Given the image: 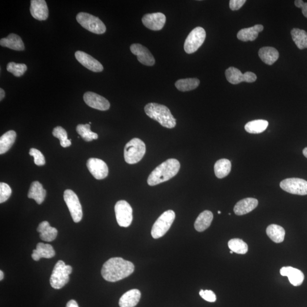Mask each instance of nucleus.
I'll return each mask as SVG.
<instances>
[{
  "mask_svg": "<svg viewBox=\"0 0 307 307\" xmlns=\"http://www.w3.org/2000/svg\"><path fill=\"white\" fill-rule=\"evenodd\" d=\"M16 134L14 130H9L0 138V154L7 152L14 144Z\"/></svg>",
  "mask_w": 307,
  "mask_h": 307,
  "instance_id": "nucleus-31",
  "label": "nucleus"
},
{
  "mask_svg": "<svg viewBox=\"0 0 307 307\" xmlns=\"http://www.w3.org/2000/svg\"><path fill=\"white\" fill-rule=\"evenodd\" d=\"M30 11L33 18L45 21L48 16V9L45 0H32Z\"/></svg>",
  "mask_w": 307,
  "mask_h": 307,
  "instance_id": "nucleus-18",
  "label": "nucleus"
},
{
  "mask_svg": "<svg viewBox=\"0 0 307 307\" xmlns=\"http://www.w3.org/2000/svg\"><path fill=\"white\" fill-rule=\"evenodd\" d=\"M72 268L70 265H65L63 260H59L55 266L49 279V283L52 288L61 289L70 280V275L72 273Z\"/></svg>",
  "mask_w": 307,
  "mask_h": 307,
  "instance_id": "nucleus-5",
  "label": "nucleus"
},
{
  "mask_svg": "<svg viewBox=\"0 0 307 307\" xmlns=\"http://www.w3.org/2000/svg\"><path fill=\"white\" fill-rule=\"evenodd\" d=\"M12 191L8 184L1 182L0 183V203L5 202L11 197Z\"/></svg>",
  "mask_w": 307,
  "mask_h": 307,
  "instance_id": "nucleus-39",
  "label": "nucleus"
},
{
  "mask_svg": "<svg viewBox=\"0 0 307 307\" xmlns=\"http://www.w3.org/2000/svg\"><path fill=\"white\" fill-rule=\"evenodd\" d=\"M28 196L30 199H34L38 204H41L45 200L46 191L39 181H35L32 183Z\"/></svg>",
  "mask_w": 307,
  "mask_h": 307,
  "instance_id": "nucleus-26",
  "label": "nucleus"
},
{
  "mask_svg": "<svg viewBox=\"0 0 307 307\" xmlns=\"http://www.w3.org/2000/svg\"><path fill=\"white\" fill-rule=\"evenodd\" d=\"M232 168L230 161L227 159H221L217 161L214 164V170L217 178L219 179L228 176Z\"/></svg>",
  "mask_w": 307,
  "mask_h": 307,
  "instance_id": "nucleus-30",
  "label": "nucleus"
},
{
  "mask_svg": "<svg viewBox=\"0 0 307 307\" xmlns=\"http://www.w3.org/2000/svg\"><path fill=\"white\" fill-rule=\"evenodd\" d=\"M30 156L34 157V163L37 166H41L45 164V159L41 152L36 148H32L29 151Z\"/></svg>",
  "mask_w": 307,
  "mask_h": 307,
  "instance_id": "nucleus-40",
  "label": "nucleus"
},
{
  "mask_svg": "<svg viewBox=\"0 0 307 307\" xmlns=\"http://www.w3.org/2000/svg\"><path fill=\"white\" fill-rule=\"evenodd\" d=\"M84 100L89 107L99 111H105L110 109V102L104 97L92 92H87L84 95Z\"/></svg>",
  "mask_w": 307,
  "mask_h": 307,
  "instance_id": "nucleus-15",
  "label": "nucleus"
},
{
  "mask_svg": "<svg viewBox=\"0 0 307 307\" xmlns=\"http://www.w3.org/2000/svg\"><path fill=\"white\" fill-rule=\"evenodd\" d=\"M64 200L75 223H79L82 219V207L79 198L73 191L66 190L64 193Z\"/></svg>",
  "mask_w": 307,
  "mask_h": 307,
  "instance_id": "nucleus-10",
  "label": "nucleus"
},
{
  "mask_svg": "<svg viewBox=\"0 0 307 307\" xmlns=\"http://www.w3.org/2000/svg\"><path fill=\"white\" fill-rule=\"evenodd\" d=\"M246 0H230L229 7L232 11H238L245 4Z\"/></svg>",
  "mask_w": 307,
  "mask_h": 307,
  "instance_id": "nucleus-42",
  "label": "nucleus"
},
{
  "mask_svg": "<svg viewBox=\"0 0 307 307\" xmlns=\"http://www.w3.org/2000/svg\"><path fill=\"white\" fill-rule=\"evenodd\" d=\"M7 71L14 75L16 77H21L27 71V65L25 64H16L15 62L9 63L6 67Z\"/></svg>",
  "mask_w": 307,
  "mask_h": 307,
  "instance_id": "nucleus-38",
  "label": "nucleus"
},
{
  "mask_svg": "<svg viewBox=\"0 0 307 307\" xmlns=\"http://www.w3.org/2000/svg\"><path fill=\"white\" fill-rule=\"evenodd\" d=\"M114 210L118 225L121 227L129 226L133 221V210L130 204L125 200L118 201L115 205Z\"/></svg>",
  "mask_w": 307,
  "mask_h": 307,
  "instance_id": "nucleus-9",
  "label": "nucleus"
},
{
  "mask_svg": "<svg viewBox=\"0 0 307 307\" xmlns=\"http://www.w3.org/2000/svg\"><path fill=\"white\" fill-rule=\"evenodd\" d=\"M4 279V273L2 272V271H0V280H2Z\"/></svg>",
  "mask_w": 307,
  "mask_h": 307,
  "instance_id": "nucleus-48",
  "label": "nucleus"
},
{
  "mask_svg": "<svg viewBox=\"0 0 307 307\" xmlns=\"http://www.w3.org/2000/svg\"><path fill=\"white\" fill-rule=\"evenodd\" d=\"M259 57L265 64L273 65L278 60L279 54L278 50L272 47H264L259 52Z\"/></svg>",
  "mask_w": 307,
  "mask_h": 307,
  "instance_id": "nucleus-28",
  "label": "nucleus"
},
{
  "mask_svg": "<svg viewBox=\"0 0 307 307\" xmlns=\"http://www.w3.org/2000/svg\"><path fill=\"white\" fill-rule=\"evenodd\" d=\"M221 212H220V211H218V213H219L220 214H221Z\"/></svg>",
  "mask_w": 307,
  "mask_h": 307,
  "instance_id": "nucleus-50",
  "label": "nucleus"
},
{
  "mask_svg": "<svg viewBox=\"0 0 307 307\" xmlns=\"http://www.w3.org/2000/svg\"><path fill=\"white\" fill-rule=\"evenodd\" d=\"M280 187L286 192L298 195L307 194V181L300 178H288L280 183Z\"/></svg>",
  "mask_w": 307,
  "mask_h": 307,
  "instance_id": "nucleus-11",
  "label": "nucleus"
},
{
  "mask_svg": "<svg viewBox=\"0 0 307 307\" xmlns=\"http://www.w3.org/2000/svg\"><path fill=\"white\" fill-rule=\"evenodd\" d=\"M66 307H79V306L75 300H71L67 303V305H66Z\"/></svg>",
  "mask_w": 307,
  "mask_h": 307,
  "instance_id": "nucleus-43",
  "label": "nucleus"
},
{
  "mask_svg": "<svg viewBox=\"0 0 307 307\" xmlns=\"http://www.w3.org/2000/svg\"><path fill=\"white\" fill-rule=\"evenodd\" d=\"M280 273L283 276L288 277L290 282L294 286L301 285L305 279V275L301 271L291 266L283 267Z\"/></svg>",
  "mask_w": 307,
  "mask_h": 307,
  "instance_id": "nucleus-19",
  "label": "nucleus"
},
{
  "mask_svg": "<svg viewBox=\"0 0 307 307\" xmlns=\"http://www.w3.org/2000/svg\"><path fill=\"white\" fill-rule=\"evenodd\" d=\"M146 153V146L139 138H133L125 145L124 148L125 161L128 164L139 162Z\"/></svg>",
  "mask_w": 307,
  "mask_h": 307,
  "instance_id": "nucleus-4",
  "label": "nucleus"
},
{
  "mask_svg": "<svg viewBox=\"0 0 307 307\" xmlns=\"http://www.w3.org/2000/svg\"><path fill=\"white\" fill-rule=\"evenodd\" d=\"M199 294L201 298L209 302H215L216 300V296L211 290H201Z\"/></svg>",
  "mask_w": 307,
  "mask_h": 307,
  "instance_id": "nucleus-41",
  "label": "nucleus"
},
{
  "mask_svg": "<svg viewBox=\"0 0 307 307\" xmlns=\"http://www.w3.org/2000/svg\"><path fill=\"white\" fill-rule=\"evenodd\" d=\"M37 232L40 234L41 239L46 242H51L58 235V230L55 227H51L48 221H43L39 224Z\"/></svg>",
  "mask_w": 307,
  "mask_h": 307,
  "instance_id": "nucleus-24",
  "label": "nucleus"
},
{
  "mask_svg": "<svg viewBox=\"0 0 307 307\" xmlns=\"http://www.w3.org/2000/svg\"><path fill=\"white\" fill-rule=\"evenodd\" d=\"M145 112L148 117L158 121L163 127L172 129L176 126V119L165 105L148 103L145 107Z\"/></svg>",
  "mask_w": 307,
  "mask_h": 307,
  "instance_id": "nucleus-3",
  "label": "nucleus"
},
{
  "mask_svg": "<svg viewBox=\"0 0 307 307\" xmlns=\"http://www.w3.org/2000/svg\"><path fill=\"white\" fill-rule=\"evenodd\" d=\"M176 219V213L172 210L164 212L155 222L151 229V236L155 239H160L170 229Z\"/></svg>",
  "mask_w": 307,
  "mask_h": 307,
  "instance_id": "nucleus-6",
  "label": "nucleus"
},
{
  "mask_svg": "<svg viewBox=\"0 0 307 307\" xmlns=\"http://www.w3.org/2000/svg\"><path fill=\"white\" fill-rule=\"evenodd\" d=\"M0 45L2 47L7 48L16 51H23L25 46L22 39L18 35L10 34L7 37L1 39Z\"/></svg>",
  "mask_w": 307,
  "mask_h": 307,
  "instance_id": "nucleus-25",
  "label": "nucleus"
},
{
  "mask_svg": "<svg viewBox=\"0 0 307 307\" xmlns=\"http://www.w3.org/2000/svg\"><path fill=\"white\" fill-rule=\"evenodd\" d=\"M259 201L254 198H246L240 200L234 207V212L236 215L242 216L252 212L258 206Z\"/></svg>",
  "mask_w": 307,
  "mask_h": 307,
  "instance_id": "nucleus-20",
  "label": "nucleus"
},
{
  "mask_svg": "<svg viewBox=\"0 0 307 307\" xmlns=\"http://www.w3.org/2000/svg\"><path fill=\"white\" fill-rule=\"evenodd\" d=\"M268 125V121L266 120H254L249 122L245 125V129L251 134H259L265 131Z\"/></svg>",
  "mask_w": 307,
  "mask_h": 307,
  "instance_id": "nucleus-32",
  "label": "nucleus"
},
{
  "mask_svg": "<svg viewBox=\"0 0 307 307\" xmlns=\"http://www.w3.org/2000/svg\"><path fill=\"white\" fill-rule=\"evenodd\" d=\"M142 21L145 27L151 31H159L164 27L166 18L162 13H154L145 15Z\"/></svg>",
  "mask_w": 307,
  "mask_h": 307,
  "instance_id": "nucleus-14",
  "label": "nucleus"
},
{
  "mask_svg": "<svg viewBox=\"0 0 307 307\" xmlns=\"http://www.w3.org/2000/svg\"><path fill=\"white\" fill-rule=\"evenodd\" d=\"M206 38V32L201 27H197L193 30L185 41L184 48L187 54H193L196 52Z\"/></svg>",
  "mask_w": 307,
  "mask_h": 307,
  "instance_id": "nucleus-8",
  "label": "nucleus"
},
{
  "mask_svg": "<svg viewBox=\"0 0 307 307\" xmlns=\"http://www.w3.org/2000/svg\"><path fill=\"white\" fill-rule=\"evenodd\" d=\"M230 254H233V252H232V250H230Z\"/></svg>",
  "mask_w": 307,
  "mask_h": 307,
  "instance_id": "nucleus-49",
  "label": "nucleus"
},
{
  "mask_svg": "<svg viewBox=\"0 0 307 307\" xmlns=\"http://www.w3.org/2000/svg\"><path fill=\"white\" fill-rule=\"evenodd\" d=\"M78 133L81 135L82 139L87 142L97 140L98 135L91 130L90 124H79L77 127Z\"/></svg>",
  "mask_w": 307,
  "mask_h": 307,
  "instance_id": "nucleus-35",
  "label": "nucleus"
},
{
  "mask_svg": "<svg viewBox=\"0 0 307 307\" xmlns=\"http://www.w3.org/2000/svg\"><path fill=\"white\" fill-rule=\"evenodd\" d=\"M262 25H256L253 27L242 29L238 32L237 38L243 42L253 41L258 37L259 32L263 31Z\"/></svg>",
  "mask_w": 307,
  "mask_h": 307,
  "instance_id": "nucleus-23",
  "label": "nucleus"
},
{
  "mask_svg": "<svg viewBox=\"0 0 307 307\" xmlns=\"http://www.w3.org/2000/svg\"><path fill=\"white\" fill-rule=\"evenodd\" d=\"M5 91L3 89H0V100L2 101L3 99L5 97Z\"/></svg>",
  "mask_w": 307,
  "mask_h": 307,
  "instance_id": "nucleus-46",
  "label": "nucleus"
},
{
  "mask_svg": "<svg viewBox=\"0 0 307 307\" xmlns=\"http://www.w3.org/2000/svg\"><path fill=\"white\" fill-rule=\"evenodd\" d=\"M180 168L179 161L176 159H168L152 171L148 176L147 183L150 186H154L169 180L176 176Z\"/></svg>",
  "mask_w": 307,
  "mask_h": 307,
  "instance_id": "nucleus-2",
  "label": "nucleus"
},
{
  "mask_svg": "<svg viewBox=\"0 0 307 307\" xmlns=\"http://www.w3.org/2000/svg\"><path fill=\"white\" fill-rule=\"evenodd\" d=\"M267 235L275 243L282 242L285 240V230L283 227L276 224H272L267 227Z\"/></svg>",
  "mask_w": 307,
  "mask_h": 307,
  "instance_id": "nucleus-29",
  "label": "nucleus"
},
{
  "mask_svg": "<svg viewBox=\"0 0 307 307\" xmlns=\"http://www.w3.org/2000/svg\"><path fill=\"white\" fill-rule=\"evenodd\" d=\"M229 248L233 252L239 254H245L248 251V246L242 240L233 239L228 242Z\"/></svg>",
  "mask_w": 307,
  "mask_h": 307,
  "instance_id": "nucleus-36",
  "label": "nucleus"
},
{
  "mask_svg": "<svg viewBox=\"0 0 307 307\" xmlns=\"http://www.w3.org/2000/svg\"><path fill=\"white\" fill-rule=\"evenodd\" d=\"M130 50L137 57L141 64L147 66H153L155 64V59L147 48L139 44H134L130 46Z\"/></svg>",
  "mask_w": 307,
  "mask_h": 307,
  "instance_id": "nucleus-17",
  "label": "nucleus"
},
{
  "mask_svg": "<svg viewBox=\"0 0 307 307\" xmlns=\"http://www.w3.org/2000/svg\"><path fill=\"white\" fill-rule=\"evenodd\" d=\"M226 76L227 81L232 84H238L243 81L253 82L257 78L256 75L252 72H246L243 74L239 69L233 67L227 69Z\"/></svg>",
  "mask_w": 307,
  "mask_h": 307,
  "instance_id": "nucleus-12",
  "label": "nucleus"
},
{
  "mask_svg": "<svg viewBox=\"0 0 307 307\" xmlns=\"http://www.w3.org/2000/svg\"><path fill=\"white\" fill-rule=\"evenodd\" d=\"M303 153L304 156H305L307 158V147L304 148L303 150Z\"/></svg>",
  "mask_w": 307,
  "mask_h": 307,
  "instance_id": "nucleus-47",
  "label": "nucleus"
},
{
  "mask_svg": "<svg viewBox=\"0 0 307 307\" xmlns=\"http://www.w3.org/2000/svg\"><path fill=\"white\" fill-rule=\"evenodd\" d=\"M305 3L302 0H296L295 1V5L297 8H301L302 6Z\"/></svg>",
  "mask_w": 307,
  "mask_h": 307,
  "instance_id": "nucleus-45",
  "label": "nucleus"
},
{
  "mask_svg": "<svg viewBox=\"0 0 307 307\" xmlns=\"http://www.w3.org/2000/svg\"><path fill=\"white\" fill-rule=\"evenodd\" d=\"M200 84V81L196 78L180 79L176 82V87L181 92L190 91L194 90Z\"/></svg>",
  "mask_w": 307,
  "mask_h": 307,
  "instance_id": "nucleus-33",
  "label": "nucleus"
},
{
  "mask_svg": "<svg viewBox=\"0 0 307 307\" xmlns=\"http://www.w3.org/2000/svg\"><path fill=\"white\" fill-rule=\"evenodd\" d=\"M75 58L85 68L89 70L100 72L104 70L103 66L97 59L84 52L78 51L75 52Z\"/></svg>",
  "mask_w": 307,
  "mask_h": 307,
  "instance_id": "nucleus-16",
  "label": "nucleus"
},
{
  "mask_svg": "<svg viewBox=\"0 0 307 307\" xmlns=\"http://www.w3.org/2000/svg\"><path fill=\"white\" fill-rule=\"evenodd\" d=\"M77 20L82 27L97 34L106 32V26L97 16L85 12H81L77 16Z\"/></svg>",
  "mask_w": 307,
  "mask_h": 307,
  "instance_id": "nucleus-7",
  "label": "nucleus"
},
{
  "mask_svg": "<svg viewBox=\"0 0 307 307\" xmlns=\"http://www.w3.org/2000/svg\"><path fill=\"white\" fill-rule=\"evenodd\" d=\"M87 166L89 171L95 179L101 180L108 176L109 171L107 164L101 160L95 158H90L87 161Z\"/></svg>",
  "mask_w": 307,
  "mask_h": 307,
  "instance_id": "nucleus-13",
  "label": "nucleus"
},
{
  "mask_svg": "<svg viewBox=\"0 0 307 307\" xmlns=\"http://www.w3.org/2000/svg\"><path fill=\"white\" fill-rule=\"evenodd\" d=\"M302 13L304 16L307 18V2H305L302 6Z\"/></svg>",
  "mask_w": 307,
  "mask_h": 307,
  "instance_id": "nucleus-44",
  "label": "nucleus"
},
{
  "mask_svg": "<svg viewBox=\"0 0 307 307\" xmlns=\"http://www.w3.org/2000/svg\"><path fill=\"white\" fill-rule=\"evenodd\" d=\"M292 40L300 49L307 48V32L303 30L294 28L291 32Z\"/></svg>",
  "mask_w": 307,
  "mask_h": 307,
  "instance_id": "nucleus-34",
  "label": "nucleus"
},
{
  "mask_svg": "<svg viewBox=\"0 0 307 307\" xmlns=\"http://www.w3.org/2000/svg\"><path fill=\"white\" fill-rule=\"evenodd\" d=\"M55 256V252L49 244L38 243L36 249L33 250L32 257L33 260L38 261L41 258L51 259Z\"/></svg>",
  "mask_w": 307,
  "mask_h": 307,
  "instance_id": "nucleus-21",
  "label": "nucleus"
},
{
  "mask_svg": "<svg viewBox=\"0 0 307 307\" xmlns=\"http://www.w3.org/2000/svg\"><path fill=\"white\" fill-rule=\"evenodd\" d=\"M141 296V293L139 290H129L121 297L119 300V306L120 307H134L140 302Z\"/></svg>",
  "mask_w": 307,
  "mask_h": 307,
  "instance_id": "nucleus-22",
  "label": "nucleus"
},
{
  "mask_svg": "<svg viewBox=\"0 0 307 307\" xmlns=\"http://www.w3.org/2000/svg\"><path fill=\"white\" fill-rule=\"evenodd\" d=\"M133 263L120 257L107 260L101 269V275L108 282H115L130 275L134 271Z\"/></svg>",
  "mask_w": 307,
  "mask_h": 307,
  "instance_id": "nucleus-1",
  "label": "nucleus"
},
{
  "mask_svg": "<svg viewBox=\"0 0 307 307\" xmlns=\"http://www.w3.org/2000/svg\"><path fill=\"white\" fill-rule=\"evenodd\" d=\"M213 219V213L210 210H205L197 217L194 223V228L201 232L209 228Z\"/></svg>",
  "mask_w": 307,
  "mask_h": 307,
  "instance_id": "nucleus-27",
  "label": "nucleus"
},
{
  "mask_svg": "<svg viewBox=\"0 0 307 307\" xmlns=\"http://www.w3.org/2000/svg\"><path fill=\"white\" fill-rule=\"evenodd\" d=\"M52 135L60 141L61 145L63 147H67L71 145V142L68 139L67 131L61 127H57L52 131Z\"/></svg>",
  "mask_w": 307,
  "mask_h": 307,
  "instance_id": "nucleus-37",
  "label": "nucleus"
}]
</instances>
